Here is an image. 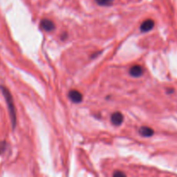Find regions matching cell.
<instances>
[{"label":"cell","instance_id":"5b68a950","mask_svg":"<svg viewBox=\"0 0 177 177\" xmlns=\"http://www.w3.org/2000/svg\"><path fill=\"white\" fill-rule=\"evenodd\" d=\"M154 24H155V22L153 20L151 19H148L146 21H144L143 23H142V25H141V31L142 32H148V31H150V30H151L153 28H154Z\"/></svg>","mask_w":177,"mask_h":177},{"label":"cell","instance_id":"7a4b0ae2","mask_svg":"<svg viewBox=\"0 0 177 177\" xmlns=\"http://www.w3.org/2000/svg\"><path fill=\"white\" fill-rule=\"evenodd\" d=\"M68 97L74 103H81L83 100V96L81 92L77 90H72L68 92Z\"/></svg>","mask_w":177,"mask_h":177},{"label":"cell","instance_id":"9c48e42d","mask_svg":"<svg viewBox=\"0 0 177 177\" xmlns=\"http://www.w3.org/2000/svg\"><path fill=\"white\" fill-rule=\"evenodd\" d=\"M112 175L113 176H119V175H121V176H125L126 175L124 172H119V171H115L114 173L112 174Z\"/></svg>","mask_w":177,"mask_h":177},{"label":"cell","instance_id":"6da1fadb","mask_svg":"<svg viewBox=\"0 0 177 177\" xmlns=\"http://www.w3.org/2000/svg\"><path fill=\"white\" fill-rule=\"evenodd\" d=\"M0 89L2 90V92L4 94L5 100H6V103H7V106L9 107V111H10V114H11V122H12V126L14 128L16 125V110L15 106H14V103H13V99H12L11 92L8 91L7 88H5L4 86H0Z\"/></svg>","mask_w":177,"mask_h":177},{"label":"cell","instance_id":"ba28073f","mask_svg":"<svg viewBox=\"0 0 177 177\" xmlns=\"http://www.w3.org/2000/svg\"><path fill=\"white\" fill-rule=\"evenodd\" d=\"M100 6H110L113 3V0H95Z\"/></svg>","mask_w":177,"mask_h":177},{"label":"cell","instance_id":"277c9868","mask_svg":"<svg viewBox=\"0 0 177 177\" xmlns=\"http://www.w3.org/2000/svg\"><path fill=\"white\" fill-rule=\"evenodd\" d=\"M129 73L132 77L137 78V77H140V76L143 75L144 70H143L142 66H138V65H136V66H133L130 67Z\"/></svg>","mask_w":177,"mask_h":177},{"label":"cell","instance_id":"52a82bcc","mask_svg":"<svg viewBox=\"0 0 177 177\" xmlns=\"http://www.w3.org/2000/svg\"><path fill=\"white\" fill-rule=\"evenodd\" d=\"M139 133H140L143 137H151L152 135L154 134V130H153L151 128H150V127L143 126V127H141L140 130H139Z\"/></svg>","mask_w":177,"mask_h":177},{"label":"cell","instance_id":"3957f363","mask_svg":"<svg viewBox=\"0 0 177 177\" xmlns=\"http://www.w3.org/2000/svg\"><path fill=\"white\" fill-rule=\"evenodd\" d=\"M41 27H42V30L49 32V31L55 30V23L49 19H43L41 22Z\"/></svg>","mask_w":177,"mask_h":177},{"label":"cell","instance_id":"8992f818","mask_svg":"<svg viewBox=\"0 0 177 177\" xmlns=\"http://www.w3.org/2000/svg\"><path fill=\"white\" fill-rule=\"evenodd\" d=\"M111 120L114 125H120L124 120V116L122 115L121 112H114L111 115Z\"/></svg>","mask_w":177,"mask_h":177}]
</instances>
